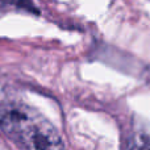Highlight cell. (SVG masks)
Returning <instances> with one entry per match:
<instances>
[{
	"instance_id": "1",
	"label": "cell",
	"mask_w": 150,
	"mask_h": 150,
	"mask_svg": "<svg viewBox=\"0 0 150 150\" xmlns=\"http://www.w3.org/2000/svg\"><path fill=\"white\" fill-rule=\"evenodd\" d=\"M0 129L24 149H63L59 133L29 105L15 100L0 101Z\"/></svg>"
},
{
	"instance_id": "2",
	"label": "cell",
	"mask_w": 150,
	"mask_h": 150,
	"mask_svg": "<svg viewBox=\"0 0 150 150\" xmlns=\"http://www.w3.org/2000/svg\"><path fill=\"white\" fill-rule=\"evenodd\" d=\"M5 5H9L13 8H20V9H25V11H34L33 3L32 0H0V7H5Z\"/></svg>"
}]
</instances>
